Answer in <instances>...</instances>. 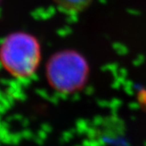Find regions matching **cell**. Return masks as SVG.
I'll use <instances>...</instances> for the list:
<instances>
[{"label": "cell", "instance_id": "cell-3", "mask_svg": "<svg viewBox=\"0 0 146 146\" xmlns=\"http://www.w3.org/2000/svg\"><path fill=\"white\" fill-rule=\"evenodd\" d=\"M56 1L62 8L76 12L85 8L91 0H56Z\"/></svg>", "mask_w": 146, "mask_h": 146}, {"label": "cell", "instance_id": "cell-4", "mask_svg": "<svg viewBox=\"0 0 146 146\" xmlns=\"http://www.w3.org/2000/svg\"><path fill=\"white\" fill-rule=\"evenodd\" d=\"M2 135H3L2 128H1V126H0V142H2Z\"/></svg>", "mask_w": 146, "mask_h": 146}, {"label": "cell", "instance_id": "cell-1", "mask_svg": "<svg viewBox=\"0 0 146 146\" xmlns=\"http://www.w3.org/2000/svg\"><path fill=\"white\" fill-rule=\"evenodd\" d=\"M5 67L13 75L26 77L32 73L39 61L37 43L29 36L18 35L5 40L1 50Z\"/></svg>", "mask_w": 146, "mask_h": 146}, {"label": "cell", "instance_id": "cell-2", "mask_svg": "<svg viewBox=\"0 0 146 146\" xmlns=\"http://www.w3.org/2000/svg\"><path fill=\"white\" fill-rule=\"evenodd\" d=\"M87 77L85 60L73 52H64L52 59L48 66V78L55 88L64 92L78 89Z\"/></svg>", "mask_w": 146, "mask_h": 146}]
</instances>
